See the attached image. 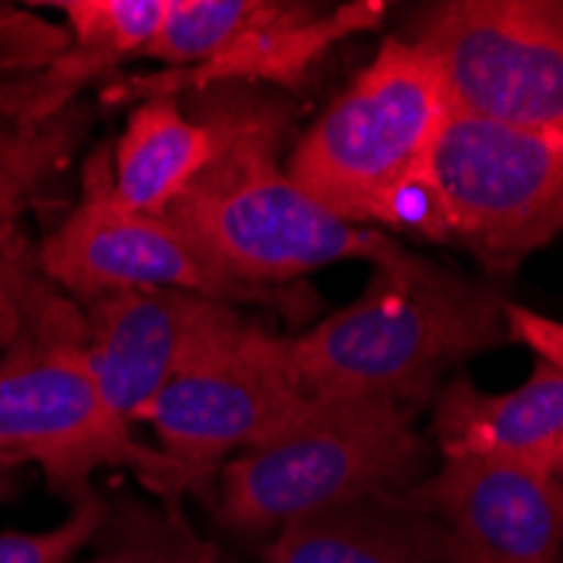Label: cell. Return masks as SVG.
<instances>
[{
	"mask_svg": "<svg viewBox=\"0 0 563 563\" xmlns=\"http://www.w3.org/2000/svg\"><path fill=\"white\" fill-rule=\"evenodd\" d=\"M318 401L300 391L284 334L246 321L173 378L135 422L156 432L159 449L189 473L196 496L207 499L230 459L297 432L314 419Z\"/></svg>",
	"mask_w": 563,
	"mask_h": 563,
	"instance_id": "9c48e42d",
	"label": "cell"
},
{
	"mask_svg": "<svg viewBox=\"0 0 563 563\" xmlns=\"http://www.w3.org/2000/svg\"><path fill=\"white\" fill-rule=\"evenodd\" d=\"M68 31L34 4H0V354L55 290L37 267L31 220L71 173L98 98L68 62Z\"/></svg>",
	"mask_w": 563,
	"mask_h": 563,
	"instance_id": "277c9868",
	"label": "cell"
},
{
	"mask_svg": "<svg viewBox=\"0 0 563 563\" xmlns=\"http://www.w3.org/2000/svg\"><path fill=\"white\" fill-rule=\"evenodd\" d=\"M37 8L62 11L68 62L91 85H101L119 65L145 55L166 21L169 0H55Z\"/></svg>",
	"mask_w": 563,
	"mask_h": 563,
	"instance_id": "ac0fdd59",
	"label": "cell"
},
{
	"mask_svg": "<svg viewBox=\"0 0 563 563\" xmlns=\"http://www.w3.org/2000/svg\"><path fill=\"white\" fill-rule=\"evenodd\" d=\"M106 514H109V499L95 489L91 496L78 499L68 509V517L55 530L0 533V563H75L98 537Z\"/></svg>",
	"mask_w": 563,
	"mask_h": 563,
	"instance_id": "ffe728a7",
	"label": "cell"
},
{
	"mask_svg": "<svg viewBox=\"0 0 563 563\" xmlns=\"http://www.w3.org/2000/svg\"><path fill=\"white\" fill-rule=\"evenodd\" d=\"M284 8L287 0H169L166 21L142 58L163 62V68H192Z\"/></svg>",
	"mask_w": 563,
	"mask_h": 563,
	"instance_id": "d6986e66",
	"label": "cell"
},
{
	"mask_svg": "<svg viewBox=\"0 0 563 563\" xmlns=\"http://www.w3.org/2000/svg\"><path fill=\"white\" fill-rule=\"evenodd\" d=\"M408 37L439 58L455 109L563 132V0L429 4Z\"/></svg>",
	"mask_w": 563,
	"mask_h": 563,
	"instance_id": "30bf717a",
	"label": "cell"
},
{
	"mask_svg": "<svg viewBox=\"0 0 563 563\" xmlns=\"http://www.w3.org/2000/svg\"><path fill=\"white\" fill-rule=\"evenodd\" d=\"M183 109L210 129L213 156L163 217L227 277L277 290L318 267L382 264L398 250L388 233L334 217L287 176L290 98L220 85L186 95Z\"/></svg>",
	"mask_w": 563,
	"mask_h": 563,
	"instance_id": "6da1fadb",
	"label": "cell"
},
{
	"mask_svg": "<svg viewBox=\"0 0 563 563\" xmlns=\"http://www.w3.org/2000/svg\"><path fill=\"white\" fill-rule=\"evenodd\" d=\"M37 267L78 307L122 290H186L233 307L267 303L290 321L318 311V294L303 280L277 290L246 287L217 271L166 217L132 210L115 189L109 142L81 159V196L37 240Z\"/></svg>",
	"mask_w": 563,
	"mask_h": 563,
	"instance_id": "52a82bcc",
	"label": "cell"
},
{
	"mask_svg": "<svg viewBox=\"0 0 563 563\" xmlns=\"http://www.w3.org/2000/svg\"><path fill=\"white\" fill-rule=\"evenodd\" d=\"M452 109L432 51L385 37L372 65L294 142L284 169L334 217L378 230L391 192L426 169Z\"/></svg>",
	"mask_w": 563,
	"mask_h": 563,
	"instance_id": "8992f818",
	"label": "cell"
},
{
	"mask_svg": "<svg viewBox=\"0 0 563 563\" xmlns=\"http://www.w3.org/2000/svg\"><path fill=\"white\" fill-rule=\"evenodd\" d=\"M401 499L435 517L473 563H560L563 476L459 455Z\"/></svg>",
	"mask_w": 563,
	"mask_h": 563,
	"instance_id": "7c38bea8",
	"label": "cell"
},
{
	"mask_svg": "<svg viewBox=\"0 0 563 563\" xmlns=\"http://www.w3.org/2000/svg\"><path fill=\"white\" fill-rule=\"evenodd\" d=\"M560 563H563V556H560Z\"/></svg>",
	"mask_w": 563,
	"mask_h": 563,
	"instance_id": "7402d4cb",
	"label": "cell"
},
{
	"mask_svg": "<svg viewBox=\"0 0 563 563\" xmlns=\"http://www.w3.org/2000/svg\"><path fill=\"white\" fill-rule=\"evenodd\" d=\"M432 439L442 459L476 455L563 476V372L537 357L530 378L503 395L455 372L432 398Z\"/></svg>",
	"mask_w": 563,
	"mask_h": 563,
	"instance_id": "5bb4252c",
	"label": "cell"
},
{
	"mask_svg": "<svg viewBox=\"0 0 563 563\" xmlns=\"http://www.w3.org/2000/svg\"><path fill=\"white\" fill-rule=\"evenodd\" d=\"M18 493H21V473L0 463V503H14Z\"/></svg>",
	"mask_w": 563,
	"mask_h": 563,
	"instance_id": "44dd1931",
	"label": "cell"
},
{
	"mask_svg": "<svg viewBox=\"0 0 563 563\" xmlns=\"http://www.w3.org/2000/svg\"><path fill=\"white\" fill-rule=\"evenodd\" d=\"M261 563H473L459 540L398 496L321 509L271 537Z\"/></svg>",
	"mask_w": 563,
	"mask_h": 563,
	"instance_id": "9a60e30c",
	"label": "cell"
},
{
	"mask_svg": "<svg viewBox=\"0 0 563 563\" xmlns=\"http://www.w3.org/2000/svg\"><path fill=\"white\" fill-rule=\"evenodd\" d=\"M213 156L210 129L196 122L183 98H145L129 112L112 145L115 189L139 213L163 217Z\"/></svg>",
	"mask_w": 563,
	"mask_h": 563,
	"instance_id": "2e32d148",
	"label": "cell"
},
{
	"mask_svg": "<svg viewBox=\"0 0 563 563\" xmlns=\"http://www.w3.org/2000/svg\"><path fill=\"white\" fill-rule=\"evenodd\" d=\"M85 563H230L183 514V499H142L119 493L91 540Z\"/></svg>",
	"mask_w": 563,
	"mask_h": 563,
	"instance_id": "e0dca14e",
	"label": "cell"
},
{
	"mask_svg": "<svg viewBox=\"0 0 563 563\" xmlns=\"http://www.w3.org/2000/svg\"><path fill=\"white\" fill-rule=\"evenodd\" d=\"M442 243L509 274L563 233V132L452 109L426 166Z\"/></svg>",
	"mask_w": 563,
	"mask_h": 563,
	"instance_id": "ba28073f",
	"label": "cell"
},
{
	"mask_svg": "<svg viewBox=\"0 0 563 563\" xmlns=\"http://www.w3.org/2000/svg\"><path fill=\"white\" fill-rule=\"evenodd\" d=\"M81 314L91 378L129 426L173 378L246 324L233 303L186 290H122L85 303Z\"/></svg>",
	"mask_w": 563,
	"mask_h": 563,
	"instance_id": "8fae6325",
	"label": "cell"
},
{
	"mask_svg": "<svg viewBox=\"0 0 563 563\" xmlns=\"http://www.w3.org/2000/svg\"><path fill=\"white\" fill-rule=\"evenodd\" d=\"M426 463L429 445L412 408L385 398H321L297 432L230 459L207 503L233 537H277L338 503L412 489Z\"/></svg>",
	"mask_w": 563,
	"mask_h": 563,
	"instance_id": "5b68a950",
	"label": "cell"
},
{
	"mask_svg": "<svg viewBox=\"0 0 563 563\" xmlns=\"http://www.w3.org/2000/svg\"><path fill=\"white\" fill-rule=\"evenodd\" d=\"M506 300L483 280L398 246L362 297L303 334H284L300 391L416 408L470 357L509 341Z\"/></svg>",
	"mask_w": 563,
	"mask_h": 563,
	"instance_id": "7a4b0ae2",
	"label": "cell"
},
{
	"mask_svg": "<svg viewBox=\"0 0 563 563\" xmlns=\"http://www.w3.org/2000/svg\"><path fill=\"white\" fill-rule=\"evenodd\" d=\"M0 463L37 466L68 506L95 493L98 470L132 473L156 499L196 496L189 473L112 412L85 362L81 307L58 287L0 354Z\"/></svg>",
	"mask_w": 563,
	"mask_h": 563,
	"instance_id": "3957f363",
	"label": "cell"
},
{
	"mask_svg": "<svg viewBox=\"0 0 563 563\" xmlns=\"http://www.w3.org/2000/svg\"><path fill=\"white\" fill-rule=\"evenodd\" d=\"M385 14V0H351V4H338L331 11H318L314 4H290L287 0V8L274 21L233 37L213 58L192 68H163L129 75L119 81H101L98 106H125V101L145 98H186L192 91L220 85H271L297 91L338 44L354 34L375 31Z\"/></svg>",
	"mask_w": 563,
	"mask_h": 563,
	"instance_id": "4fadbf2b",
	"label": "cell"
}]
</instances>
